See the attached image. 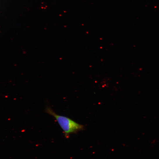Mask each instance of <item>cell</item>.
<instances>
[{"label": "cell", "instance_id": "cell-1", "mask_svg": "<svg viewBox=\"0 0 159 159\" xmlns=\"http://www.w3.org/2000/svg\"><path fill=\"white\" fill-rule=\"evenodd\" d=\"M45 112L55 118L62 130L65 137L67 139L69 137L71 134L76 133L84 130L83 125L68 117L57 114L49 107L46 108Z\"/></svg>", "mask_w": 159, "mask_h": 159}]
</instances>
